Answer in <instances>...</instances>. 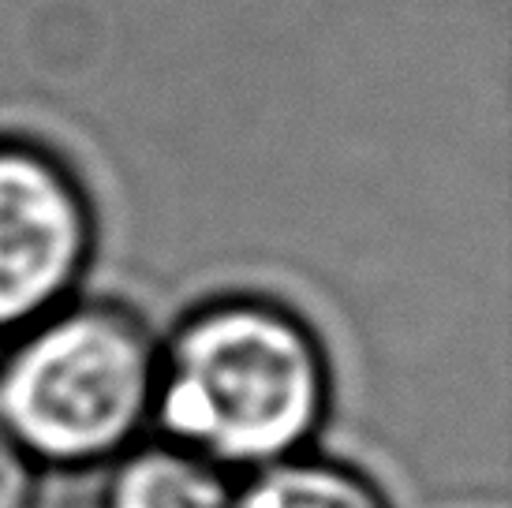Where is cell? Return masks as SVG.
<instances>
[{"label": "cell", "instance_id": "1", "mask_svg": "<svg viewBox=\"0 0 512 508\" xmlns=\"http://www.w3.org/2000/svg\"><path fill=\"white\" fill-rule=\"evenodd\" d=\"M333 404V367L311 325L262 296H221L157 344L150 434L247 475L307 452Z\"/></svg>", "mask_w": 512, "mask_h": 508}, {"label": "cell", "instance_id": "2", "mask_svg": "<svg viewBox=\"0 0 512 508\" xmlns=\"http://www.w3.org/2000/svg\"><path fill=\"white\" fill-rule=\"evenodd\" d=\"M157 344L124 303L68 299L0 344V423L42 471L109 467L150 438Z\"/></svg>", "mask_w": 512, "mask_h": 508}, {"label": "cell", "instance_id": "3", "mask_svg": "<svg viewBox=\"0 0 512 508\" xmlns=\"http://www.w3.org/2000/svg\"><path fill=\"white\" fill-rule=\"evenodd\" d=\"M94 254L83 187L27 142H0V344L79 296Z\"/></svg>", "mask_w": 512, "mask_h": 508}, {"label": "cell", "instance_id": "4", "mask_svg": "<svg viewBox=\"0 0 512 508\" xmlns=\"http://www.w3.org/2000/svg\"><path fill=\"white\" fill-rule=\"evenodd\" d=\"M236 475L165 438H143L105 467L101 508H232Z\"/></svg>", "mask_w": 512, "mask_h": 508}, {"label": "cell", "instance_id": "5", "mask_svg": "<svg viewBox=\"0 0 512 508\" xmlns=\"http://www.w3.org/2000/svg\"><path fill=\"white\" fill-rule=\"evenodd\" d=\"M232 508H393L370 475L311 449L236 475Z\"/></svg>", "mask_w": 512, "mask_h": 508}, {"label": "cell", "instance_id": "6", "mask_svg": "<svg viewBox=\"0 0 512 508\" xmlns=\"http://www.w3.org/2000/svg\"><path fill=\"white\" fill-rule=\"evenodd\" d=\"M42 475V467L0 423V508H38Z\"/></svg>", "mask_w": 512, "mask_h": 508}]
</instances>
